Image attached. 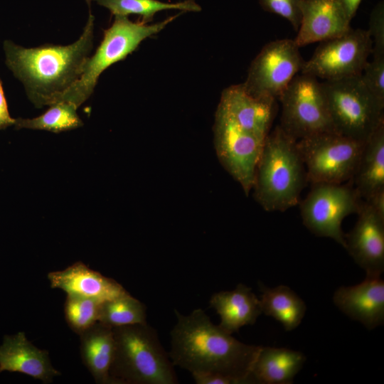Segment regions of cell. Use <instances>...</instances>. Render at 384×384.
<instances>
[{"label": "cell", "instance_id": "cell-12", "mask_svg": "<svg viewBox=\"0 0 384 384\" xmlns=\"http://www.w3.org/2000/svg\"><path fill=\"white\" fill-rule=\"evenodd\" d=\"M213 132L220 163L248 196L265 141L243 129L218 107Z\"/></svg>", "mask_w": 384, "mask_h": 384}, {"label": "cell", "instance_id": "cell-5", "mask_svg": "<svg viewBox=\"0 0 384 384\" xmlns=\"http://www.w3.org/2000/svg\"><path fill=\"white\" fill-rule=\"evenodd\" d=\"M178 16L152 24L142 21L133 22L127 16H116L112 26L104 31L95 54L87 59L80 78L66 90L48 99L46 105L67 102L79 107L92 94L103 71L124 60L144 39L160 32Z\"/></svg>", "mask_w": 384, "mask_h": 384}, {"label": "cell", "instance_id": "cell-4", "mask_svg": "<svg viewBox=\"0 0 384 384\" xmlns=\"http://www.w3.org/2000/svg\"><path fill=\"white\" fill-rule=\"evenodd\" d=\"M115 351L110 368L112 384H176L169 355L156 331L144 324L112 327Z\"/></svg>", "mask_w": 384, "mask_h": 384}, {"label": "cell", "instance_id": "cell-11", "mask_svg": "<svg viewBox=\"0 0 384 384\" xmlns=\"http://www.w3.org/2000/svg\"><path fill=\"white\" fill-rule=\"evenodd\" d=\"M304 63L294 40L270 42L251 63L242 85L255 97L277 100L302 70Z\"/></svg>", "mask_w": 384, "mask_h": 384}, {"label": "cell", "instance_id": "cell-33", "mask_svg": "<svg viewBox=\"0 0 384 384\" xmlns=\"http://www.w3.org/2000/svg\"><path fill=\"white\" fill-rule=\"evenodd\" d=\"M364 202L380 216L384 217V189L375 193Z\"/></svg>", "mask_w": 384, "mask_h": 384}, {"label": "cell", "instance_id": "cell-25", "mask_svg": "<svg viewBox=\"0 0 384 384\" xmlns=\"http://www.w3.org/2000/svg\"><path fill=\"white\" fill-rule=\"evenodd\" d=\"M39 117L32 119H16V129L47 130L53 132L68 131L81 127L83 123L77 114L76 105L67 102H58Z\"/></svg>", "mask_w": 384, "mask_h": 384}, {"label": "cell", "instance_id": "cell-16", "mask_svg": "<svg viewBox=\"0 0 384 384\" xmlns=\"http://www.w3.org/2000/svg\"><path fill=\"white\" fill-rule=\"evenodd\" d=\"M346 315L371 330L384 321V282L380 276H366L353 286L341 287L333 297Z\"/></svg>", "mask_w": 384, "mask_h": 384}, {"label": "cell", "instance_id": "cell-26", "mask_svg": "<svg viewBox=\"0 0 384 384\" xmlns=\"http://www.w3.org/2000/svg\"><path fill=\"white\" fill-rule=\"evenodd\" d=\"M99 322L111 327L146 323V307L127 293L100 304Z\"/></svg>", "mask_w": 384, "mask_h": 384}, {"label": "cell", "instance_id": "cell-30", "mask_svg": "<svg viewBox=\"0 0 384 384\" xmlns=\"http://www.w3.org/2000/svg\"><path fill=\"white\" fill-rule=\"evenodd\" d=\"M373 41V56L384 57V7L378 3L370 14L369 29Z\"/></svg>", "mask_w": 384, "mask_h": 384}, {"label": "cell", "instance_id": "cell-29", "mask_svg": "<svg viewBox=\"0 0 384 384\" xmlns=\"http://www.w3.org/2000/svg\"><path fill=\"white\" fill-rule=\"evenodd\" d=\"M266 11L286 18L297 31L302 18L301 0H259Z\"/></svg>", "mask_w": 384, "mask_h": 384}, {"label": "cell", "instance_id": "cell-32", "mask_svg": "<svg viewBox=\"0 0 384 384\" xmlns=\"http://www.w3.org/2000/svg\"><path fill=\"white\" fill-rule=\"evenodd\" d=\"M15 123L16 119L12 118L9 114L2 82L0 79V129L15 125Z\"/></svg>", "mask_w": 384, "mask_h": 384}, {"label": "cell", "instance_id": "cell-2", "mask_svg": "<svg viewBox=\"0 0 384 384\" xmlns=\"http://www.w3.org/2000/svg\"><path fill=\"white\" fill-rule=\"evenodd\" d=\"M94 19L90 13L82 35L68 46L24 48L4 41L6 64L23 83L36 107L46 105L48 99L66 90L80 78L93 46Z\"/></svg>", "mask_w": 384, "mask_h": 384}, {"label": "cell", "instance_id": "cell-23", "mask_svg": "<svg viewBox=\"0 0 384 384\" xmlns=\"http://www.w3.org/2000/svg\"><path fill=\"white\" fill-rule=\"evenodd\" d=\"M262 313L280 322L286 331H292L302 322L306 310L304 302L289 287L274 288L260 284Z\"/></svg>", "mask_w": 384, "mask_h": 384}, {"label": "cell", "instance_id": "cell-9", "mask_svg": "<svg viewBox=\"0 0 384 384\" xmlns=\"http://www.w3.org/2000/svg\"><path fill=\"white\" fill-rule=\"evenodd\" d=\"M300 203L303 224L313 234L329 238L345 247L343 219L359 211L363 202L351 184L315 183Z\"/></svg>", "mask_w": 384, "mask_h": 384}, {"label": "cell", "instance_id": "cell-19", "mask_svg": "<svg viewBox=\"0 0 384 384\" xmlns=\"http://www.w3.org/2000/svg\"><path fill=\"white\" fill-rule=\"evenodd\" d=\"M209 303L220 316L218 326L230 334L244 326L254 324L262 314L260 299L242 284L233 290L213 294Z\"/></svg>", "mask_w": 384, "mask_h": 384}, {"label": "cell", "instance_id": "cell-27", "mask_svg": "<svg viewBox=\"0 0 384 384\" xmlns=\"http://www.w3.org/2000/svg\"><path fill=\"white\" fill-rule=\"evenodd\" d=\"M101 303L90 298L67 295L64 314L69 327L80 335L98 322Z\"/></svg>", "mask_w": 384, "mask_h": 384}, {"label": "cell", "instance_id": "cell-18", "mask_svg": "<svg viewBox=\"0 0 384 384\" xmlns=\"http://www.w3.org/2000/svg\"><path fill=\"white\" fill-rule=\"evenodd\" d=\"M18 372L49 383L61 373L52 366L48 352L33 346L23 331L5 335L0 346V373Z\"/></svg>", "mask_w": 384, "mask_h": 384}, {"label": "cell", "instance_id": "cell-35", "mask_svg": "<svg viewBox=\"0 0 384 384\" xmlns=\"http://www.w3.org/2000/svg\"><path fill=\"white\" fill-rule=\"evenodd\" d=\"M91 1H92V0H86V2L88 4L89 6L90 5Z\"/></svg>", "mask_w": 384, "mask_h": 384}, {"label": "cell", "instance_id": "cell-20", "mask_svg": "<svg viewBox=\"0 0 384 384\" xmlns=\"http://www.w3.org/2000/svg\"><path fill=\"white\" fill-rule=\"evenodd\" d=\"M79 336L82 361L95 383L112 384L110 372L115 351L112 327L98 321Z\"/></svg>", "mask_w": 384, "mask_h": 384}, {"label": "cell", "instance_id": "cell-14", "mask_svg": "<svg viewBox=\"0 0 384 384\" xmlns=\"http://www.w3.org/2000/svg\"><path fill=\"white\" fill-rule=\"evenodd\" d=\"M243 129L265 141L277 112L276 100L250 95L242 84L225 88L218 106Z\"/></svg>", "mask_w": 384, "mask_h": 384}, {"label": "cell", "instance_id": "cell-1", "mask_svg": "<svg viewBox=\"0 0 384 384\" xmlns=\"http://www.w3.org/2000/svg\"><path fill=\"white\" fill-rule=\"evenodd\" d=\"M177 321L169 353L174 366L194 373H218L236 384L250 383V375L261 348L248 345L215 325L201 309L188 315L175 310Z\"/></svg>", "mask_w": 384, "mask_h": 384}, {"label": "cell", "instance_id": "cell-15", "mask_svg": "<svg viewBox=\"0 0 384 384\" xmlns=\"http://www.w3.org/2000/svg\"><path fill=\"white\" fill-rule=\"evenodd\" d=\"M301 12L294 39L299 48L339 36L351 28V20L338 0H301Z\"/></svg>", "mask_w": 384, "mask_h": 384}, {"label": "cell", "instance_id": "cell-13", "mask_svg": "<svg viewBox=\"0 0 384 384\" xmlns=\"http://www.w3.org/2000/svg\"><path fill=\"white\" fill-rule=\"evenodd\" d=\"M357 221L345 235V249L366 276H381L384 270V217L363 202Z\"/></svg>", "mask_w": 384, "mask_h": 384}, {"label": "cell", "instance_id": "cell-24", "mask_svg": "<svg viewBox=\"0 0 384 384\" xmlns=\"http://www.w3.org/2000/svg\"><path fill=\"white\" fill-rule=\"evenodd\" d=\"M97 4L107 8L114 16L138 15L142 21H151L156 13L164 10L198 12L201 7L193 0L177 3H166L159 0H93Z\"/></svg>", "mask_w": 384, "mask_h": 384}, {"label": "cell", "instance_id": "cell-10", "mask_svg": "<svg viewBox=\"0 0 384 384\" xmlns=\"http://www.w3.org/2000/svg\"><path fill=\"white\" fill-rule=\"evenodd\" d=\"M372 52L369 31L351 28L339 36L320 42L310 59L304 61L301 72L325 80L358 75Z\"/></svg>", "mask_w": 384, "mask_h": 384}, {"label": "cell", "instance_id": "cell-21", "mask_svg": "<svg viewBox=\"0 0 384 384\" xmlns=\"http://www.w3.org/2000/svg\"><path fill=\"white\" fill-rule=\"evenodd\" d=\"M305 361L299 351L261 346L250 372V383L290 384Z\"/></svg>", "mask_w": 384, "mask_h": 384}, {"label": "cell", "instance_id": "cell-6", "mask_svg": "<svg viewBox=\"0 0 384 384\" xmlns=\"http://www.w3.org/2000/svg\"><path fill=\"white\" fill-rule=\"evenodd\" d=\"M321 85L336 133L364 143L384 122V102L368 90L361 74Z\"/></svg>", "mask_w": 384, "mask_h": 384}, {"label": "cell", "instance_id": "cell-3", "mask_svg": "<svg viewBox=\"0 0 384 384\" xmlns=\"http://www.w3.org/2000/svg\"><path fill=\"white\" fill-rule=\"evenodd\" d=\"M294 138L279 125L265 139L252 190L266 211H285L300 202L307 180Z\"/></svg>", "mask_w": 384, "mask_h": 384}, {"label": "cell", "instance_id": "cell-8", "mask_svg": "<svg viewBox=\"0 0 384 384\" xmlns=\"http://www.w3.org/2000/svg\"><path fill=\"white\" fill-rule=\"evenodd\" d=\"M278 100L282 104L279 126L296 140L336 132L321 82L316 78L297 75Z\"/></svg>", "mask_w": 384, "mask_h": 384}, {"label": "cell", "instance_id": "cell-31", "mask_svg": "<svg viewBox=\"0 0 384 384\" xmlns=\"http://www.w3.org/2000/svg\"><path fill=\"white\" fill-rule=\"evenodd\" d=\"M191 375L197 384H236L233 379L218 373H194Z\"/></svg>", "mask_w": 384, "mask_h": 384}, {"label": "cell", "instance_id": "cell-7", "mask_svg": "<svg viewBox=\"0 0 384 384\" xmlns=\"http://www.w3.org/2000/svg\"><path fill=\"white\" fill-rule=\"evenodd\" d=\"M364 143L336 132H324L297 140L307 182L343 183L351 181Z\"/></svg>", "mask_w": 384, "mask_h": 384}, {"label": "cell", "instance_id": "cell-17", "mask_svg": "<svg viewBox=\"0 0 384 384\" xmlns=\"http://www.w3.org/2000/svg\"><path fill=\"white\" fill-rule=\"evenodd\" d=\"M50 287L60 289L67 295L95 299L99 302L124 295L128 292L117 282L105 277L82 262L48 274Z\"/></svg>", "mask_w": 384, "mask_h": 384}, {"label": "cell", "instance_id": "cell-34", "mask_svg": "<svg viewBox=\"0 0 384 384\" xmlns=\"http://www.w3.org/2000/svg\"><path fill=\"white\" fill-rule=\"evenodd\" d=\"M362 0H338L348 18L351 21Z\"/></svg>", "mask_w": 384, "mask_h": 384}, {"label": "cell", "instance_id": "cell-22", "mask_svg": "<svg viewBox=\"0 0 384 384\" xmlns=\"http://www.w3.org/2000/svg\"><path fill=\"white\" fill-rule=\"evenodd\" d=\"M351 181L359 196L364 200L384 189V122L364 143Z\"/></svg>", "mask_w": 384, "mask_h": 384}, {"label": "cell", "instance_id": "cell-28", "mask_svg": "<svg viewBox=\"0 0 384 384\" xmlns=\"http://www.w3.org/2000/svg\"><path fill=\"white\" fill-rule=\"evenodd\" d=\"M361 78L368 90L384 102V57L373 56L363 68Z\"/></svg>", "mask_w": 384, "mask_h": 384}]
</instances>
